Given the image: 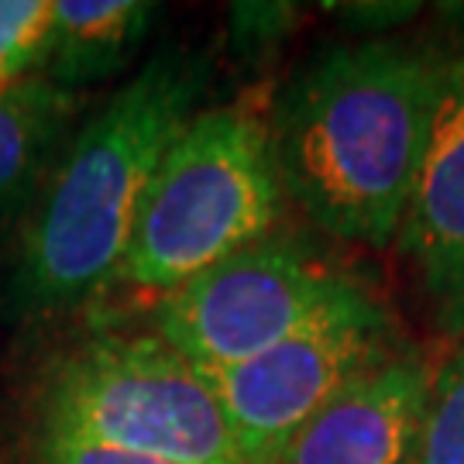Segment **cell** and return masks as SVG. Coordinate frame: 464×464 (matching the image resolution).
<instances>
[{"instance_id":"cell-1","label":"cell","mask_w":464,"mask_h":464,"mask_svg":"<svg viewBox=\"0 0 464 464\" xmlns=\"http://www.w3.org/2000/svg\"><path fill=\"white\" fill-rule=\"evenodd\" d=\"M437 100V45L354 42L320 52L268 111L285 199L316 227L396 245Z\"/></svg>"},{"instance_id":"cell-2","label":"cell","mask_w":464,"mask_h":464,"mask_svg":"<svg viewBox=\"0 0 464 464\" xmlns=\"http://www.w3.org/2000/svg\"><path fill=\"white\" fill-rule=\"evenodd\" d=\"M207 76L197 52H162L69 138L21 227L14 314H63L114 285L145 193L199 114Z\"/></svg>"},{"instance_id":"cell-3","label":"cell","mask_w":464,"mask_h":464,"mask_svg":"<svg viewBox=\"0 0 464 464\" xmlns=\"http://www.w3.org/2000/svg\"><path fill=\"white\" fill-rule=\"evenodd\" d=\"M282 207L268 114L251 103L199 111L151 179L111 289L166 296L272 237Z\"/></svg>"},{"instance_id":"cell-4","label":"cell","mask_w":464,"mask_h":464,"mask_svg":"<svg viewBox=\"0 0 464 464\" xmlns=\"http://www.w3.org/2000/svg\"><path fill=\"white\" fill-rule=\"evenodd\" d=\"M42 437L159 458L241 464L207 372L159 334H100L52 365Z\"/></svg>"},{"instance_id":"cell-5","label":"cell","mask_w":464,"mask_h":464,"mask_svg":"<svg viewBox=\"0 0 464 464\" xmlns=\"http://www.w3.org/2000/svg\"><path fill=\"white\" fill-rule=\"evenodd\" d=\"M392 351V320L354 282L276 348L210 375L241 464H279L299 433Z\"/></svg>"},{"instance_id":"cell-6","label":"cell","mask_w":464,"mask_h":464,"mask_svg":"<svg viewBox=\"0 0 464 464\" xmlns=\"http://www.w3.org/2000/svg\"><path fill=\"white\" fill-rule=\"evenodd\" d=\"M354 279L285 237H266L155 299V334L199 372L217 375L276 348Z\"/></svg>"},{"instance_id":"cell-7","label":"cell","mask_w":464,"mask_h":464,"mask_svg":"<svg viewBox=\"0 0 464 464\" xmlns=\"http://www.w3.org/2000/svg\"><path fill=\"white\" fill-rule=\"evenodd\" d=\"M420 293L448 331H464V32L437 45L427 151L396 237Z\"/></svg>"},{"instance_id":"cell-8","label":"cell","mask_w":464,"mask_h":464,"mask_svg":"<svg viewBox=\"0 0 464 464\" xmlns=\"http://www.w3.org/2000/svg\"><path fill=\"white\" fill-rule=\"evenodd\" d=\"M430 389V365L413 351H392L334 399L279 464H416Z\"/></svg>"},{"instance_id":"cell-9","label":"cell","mask_w":464,"mask_h":464,"mask_svg":"<svg viewBox=\"0 0 464 464\" xmlns=\"http://www.w3.org/2000/svg\"><path fill=\"white\" fill-rule=\"evenodd\" d=\"M76 93L42 76L0 93V245L21 234L34 199L69 141Z\"/></svg>"},{"instance_id":"cell-10","label":"cell","mask_w":464,"mask_h":464,"mask_svg":"<svg viewBox=\"0 0 464 464\" xmlns=\"http://www.w3.org/2000/svg\"><path fill=\"white\" fill-rule=\"evenodd\" d=\"M155 11L145 0H52L42 80L72 93L114 76L141 49Z\"/></svg>"},{"instance_id":"cell-11","label":"cell","mask_w":464,"mask_h":464,"mask_svg":"<svg viewBox=\"0 0 464 464\" xmlns=\"http://www.w3.org/2000/svg\"><path fill=\"white\" fill-rule=\"evenodd\" d=\"M416 464H464V331L448 365L433 372L430 406Z\"/></svg>"},{"instance_id":"cell-12","label":"cell","mask_w":464,"mask_h":464,"mask_svg":"<svg viewBox=\"0 0 464 464\" xmlns=\"http://www.w3.org/2000/svg\"><path fill=\"white\" fill-rule=\"evenodd\" d=\"M52 0H0V93L42 76Z\"/></svg>"},{"instance_id":"cell-13","label":"cell","mask_w":464,"mask_h":464,"mask_svg":"<svg viewBox=\"0 0 464 464\" xmlns=\"http://www.w3.org/2000/svg\"><path fill=\"white\" fill-rule=\"evenodd\" d=\"M38 464H169V461L97 448V444H83V440H66V437H42L38 440Z\"/></svg>"}]
</instances>
